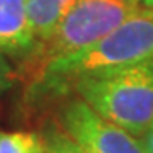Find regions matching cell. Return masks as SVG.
<instances>
[{"label": "cell", "instance_id": "obj_1", "mask_svg": "<svg viewBox=\"0 0 153 153\" xmlns=\"http://www.w3.org/2000/svg\"><path fill=\"white\" fill-rule=\"evenodd\" d=\"M153 61V10L131 17L112 33L75 55L33 70L29 92L34 97L63 95L76 78L99 70Z\"/></svg>", "mask_w": 153, "mask_h": 153}, {"label": "cell", "instance_id": "obj_2", "mask_svg": "<svg viewBox=\"0 0 153 153\" xmlns=\"http://www.w3.org/2000/svg\"><path fill=\"white\" fill-rule=\"evenodd\" d=\"M70 90L140 140L153 121V61L92 71L76 78Z\"/></svg>", "mask_w": 153, "mask_h": 153}, {"label": "cell", "instance_id": "obj_3", "mask_svg": "<svg viewBox=\"0 0 153 153\" xmlns=\"http://www.w3.org/2000/svg\"><path fill=\"white\" fill-rule=\"evenodd\" d=\"M152 12L128 0H76L53 36L29 58L33 70L49 61L75 55L102 39L131 17Z\"/></svg>", "mask_w": 153, "mask_h": 153}, {"label": "cell", "instance_id": "obj_4", "mask_svg": "<svg viewBox=\"0 0 153 153\" xmlns=\"http://www.w3.org/2000/svg\"><path fill=\"white\" fill-rule=\"evenodd\" d=\"M58 126L85 153H145L140 138L97 114L78 95L63 104Z\"/></svg>", "mask_w": 153, "mask_h": 153}, {"label": "cell", "instance_id": "obj_5", "mask_svg": "<svg viewBox=\"0 0 153 153\" xmlns=\"http://www.w3.org/2000/svg\"><path fill=\"white\" fill-rule=\"evenodd\" d=\"M38 49L27 14V0H0V53L29 60Z\"/></svg>", "mask_w": 153, "mask_h": 153}, {"label": "cell", "instance_id": "obj_6", "mask_svg": "<svg viewBox=\"0 0 153 153\" xmlns=\"http://www.w3.org/2000/svg\"><path fill=\"white\" fill-rule=\"evenodd\" d=\"M76 0H27V14L38 48L48 41Z\"/></svg>", "mask_w": 153, "mask_h": 153}, {"label": "cell", "instance_id": "obj_7", "mask_svg": "<svg viewBox=\"0 0 153 153\" xmlns=\"http://www.w3.org/2000/svg\"><path fill=\"white\" fill-rule=\"evenodd\" d=\"M0 153H44L43 138L27 131H0Z\"/></svg>", "mask_w": 153, "mask_h": 153}, {"label": "cell", "instance_id": "obj_8", "mask_svg": "<svg viewBox=\"0 0 153 153\" xmlns=\"http://www.w3.org/2000/svg\"><path fill=\"white\" fill-rule=\"evenodd\" d=\"M44 153H85L60 126H48L41 133Z\"/></svg>", "mask_w": 153, "mask_h": 153}, {"label": "cell", "instance_id": "obj_9", "mask_svg": "<svg viewBox=\"0 0 153 153\" xmlns=\"http://www.w3.org/2000/svg\"><path fill=\"white\" fill-rule=\"evenodd\" d=\"M16 78L17 73L14 70V66L9 63V58L0 53V94L5 92L7 88H10L16 82Z\"/></svg>", "mask_w": 153, "mask_h": 153}, {"label": "cell", "instance_id": "obj_10", "mask_svg": "<svg viewBox=\"0 0 153 153\" xmlns=\"http://www.w3.org/2000/svg\"><path fill=\"white\" fill-rule=\"evenodd\" d=\"M141 143L145 148V153H153V121L148 128V131L145 133V136L141 138Z\"/></svg>", "mask_w": 153, "mask_h": 153}, {"label": "cell", "instance_id": "obj_11", "mask_svg": "<svg viewBox=\"0 0 153 153\" xmlns=\"http://www.w3.org/2000/svg\"><path fill=\"white\" fill-rule=\"evenodd\" d=\"M141 5H145L146 9H150V10H153V0H143Z\"/></svg>", "mask_w": 153, "mask_h": 153}, {"label": "cell", "instance_id": "obj_12", "mask_svg": "<svg viewBox=\"0 0 153 153\" xmlns=\"http://www.w3.org/2000/svg\"><path fill=\"white\" fill-rule=\"evenodd\" d=\"M128 2H133V4H141L143 0H128Z\"/></svg>", "mask_w": 153, "mask_h": 153}]
</instances>
